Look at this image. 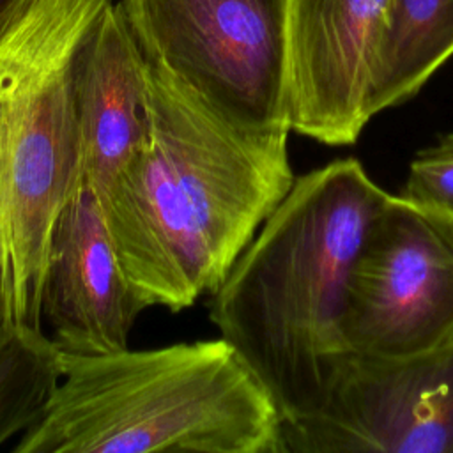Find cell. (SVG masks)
Returning <instances> with one entry per match:
<instances>
[{
  "mask_svg": "<svg viewBox=\"0 0 453 453\" xmlns=\"http://www.w3.org/2000/svg\"><path fill=\"white\" fill-rule=\"evenodd\" d=\"M147 64L145 140L97 200L138 299L180 311L225 281L292 188L290 129L235 124Z\"/></svg>",
  "mask_w": 453,
  "mask_h": 453,
  "instance_id": "obj_1",
  "label": "cell"
},
{
  "mask_svg": "<svg viewBox=\"0 0 453 453\" xmlns=\"http://www.w3.org/2000/svg\"><path fill=\"white\" fill-rule=\"evenodd\" d=\"M389 196L354 157L296 177L212 292L211 320L269 391L283 425L322 407L350 354V276Z\"/></svg>",
  "mask_w": 453,
  "mask_h": 453,
  "instance_id": "obj_2",
  "label": "cell"
},
{
  "mask_svg": "<svg viewBox=\"0 0 453 453\" xmlns=\"http://www.w3.org/2000/svg\"><path fill=\"white\" fill-rule=\"evenodd\" d=\"M12 453H283L269 391L223 336L150 350L71 354Z\"/></svg>",
  "mask_w": 453,
  "mask_h": 453,
  "instance_id": "obj_3",
  "label": "cell"
},
{
  "mask_svg": "<svg viewBox=\"0 0 453 453\" xmlns=\"http://www.w3.org/2000/svg\"><path fill=\"white\" fill-rule=\"evenodd\" d=\"M113 0H34L0 35L2 331L41 327L55 219L80 184L74 65Z\"/></svg>",
  "mask_w": 453,
  "mask_h": 453,
  "instance_id": "obj_4",
  "label": "cell"
},
{
  "mask_svg": "<svg viewBox=\"0 0 453 453\" xmlns=\"http://www.w3.org/2000/svg\"><path fill=\"white\" fill-rule=\"evenodd\" d=\"M145 58L228 120L288 127L287 0H120Z\"/></svg>",
  "mask_w": 453,
  "mask_h": 453,
  "instance_id": "obj_5",
  "label": "cell"
},
{
  "mask_svg": "<svg viewBox=\"0 0 453 453\" xmlns=\"http://www.w3.org/2000/svg\"><path fill=\"white\" fill-rule=\"evenodd\" d=\"M343 336L373 357L453 342V218L389 196L352 269Z\"/></svg>",
  "mask_w": 453,
  "mask_h": 453,
  "instance_id": "obj_6",
  "label": "cell"
},
{
  "mask_svg": "<svg viewBox=\"0 0 453 453\" xmlns=\"http://www.w3.org/2000/svg\"><path fill=\"white\" fill-rule=\"evenodd\" d=\"M283 453H453V342L405 357L349 354L322 407L283 425Z\"/></svg>",
  "mask_w": 453,
  "mask_h": 453,
  "instance_id": "obj_7",
  "label": "cell"
},
{
  "mask_svg": "<svg viewBox=\"0 0 453 453\" xmlns=\"http://www.w3.org/2000/svg\"><path fill=\"white\" fill-rule=\"evenodd\" d=\"M391 0H287V119L324 145H354Z\"/></svg>",
  "mask_w": 453,
  "mask_h": 453,
  "instance_id": "obj_8",
  "label": "cell"
},
{
  "mask_svg": "<svg viewBox=\"0 0 453 453\" xmlns=\"http://www.w3.org/2000/svg\"><path fill=\"white\" fill-rule=\"evenodd\" d=\"M143 310L122 273L97 195L80 180L55 219L42 280L41 313L53 342L71 354L124 350Z\"/></svg>",
  "mask_w": 453,
  "mask_h": 453,
  "instance_id": "obj_9",
  "label": "cell"
},
{
  "mask_svg": "<svg viewBox=\"0 0 453 453\" xmlns=\"http://www.w3.org/2000/svg\"><path fill=\"white\" fill-rule=\"evenodd\" d=\"M149 64L120 4L85 35L74 65L80 180L101 195L147 134Z\"/></svg>",
  "mask_w": 453,
  "mask_h": 453,
  "instance_id": "obj_10",
  "label": "cell"
},
{
  "mask_svg": "<svg viewBox=\"0 0 453 453\" xmlns=\"http://www.w3.org/2000/svg\"><path fill=\"white\" fill-rule=\"evenodd\" d=\"M453 57V0H391L370 87V113L412 99Z\"/></svg>",
  "mask_w": 453,
  "mask_h": 453,
  "instance_id": "obj_11",
  "label": "cell"
},
{
  "mask_svg": "<svg viewBox=\"0 0 453 453\" xmlns=\"http://www.w3.org/2000/svg\"><path fill=\"white\" fill-rule=\"evenodd\" d=\"M62 350L41 327L0 334V448L21 437L44 412L62 380Z\"/></svg>",
  "mask_w": 453,
  "mask_h": 453,
  "instance_id": "obj_12",
  "label": "cell"
},
{
  "mask_svg": "<svg viewBox=\"0 0 453 453\" xmlns=\"http://www.w3.org/2000/svg\"><path fill=\"white\" fill-rule=\"evenodd\" d=\"M400 196L453 218V133L414 154Z\"/></svg>",
  "mask_w": 453,
  "mask_h": 453,
  "instance_id": "obj_13",
  "label": "cell"
},
{
  "mask_svg": "<svg viewBox=\"0 0 453 453\" xmlns=\"http://www.w3.org/2000/svg\"><path fill=\"white\" fill-rule=\"evenodd\" d=\"M34 0H0V35L25 12Z\"/></svg>",
  "mask_w": 453,
  "mask_h": 453,
  "instance_id": "obj_14",
  "label": "cell"
},
{
  "mask_svg": "<svg viewBox=\"0 0 453 453\" xmlns=\"http://www.w3.org/2000/svg\"><path fill=\"white\" fill-rule=\"evenodd\" d=\"M0 334H2V297H0Z\"/></svg>",
  "mask_w": 453,
  "mask_h": 453,
  "instance_id": "obj_15",
  "label": "cell"
}]
</instances>
